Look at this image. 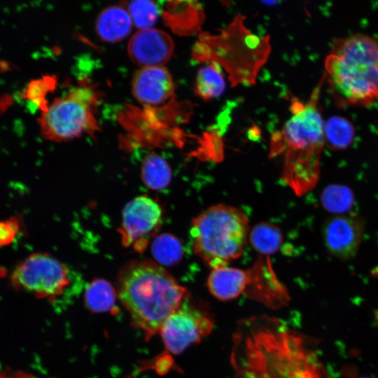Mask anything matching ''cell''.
Instances as JSON below:
<instances>
[{
	"mask_svg": "<svg viewBox=\"0 0 378 378\" xmlns=\"http://www.w3.org/2000/svg\"><path fill=\"white\" fill-rule=\"evenodd\" d=\"M323 82V76L307 102L291 99L290 117L271 138L270 155L282 156V179L299 197L314 189L320 178L325 139L318 101Z\"/></svg>",
	"mask_w": 378,
	"mask_h": 378,
	"instance_id": "1",
	"label": "cell"
},
{
	"mask_svg": "<svg viewBox=\"0 0 378 378\" xmlns=\"http://www.w3.org/2000/svg\"><path fill=\"white\" fill-rule=\"evenodd\" d=\"M117 293L132 323L148 339L187 296L170 273L148 260H132L120 270Z\"/></svg>",
	"mask_w": 378,
	"mask_h": 378,
	"instance_id": "2",
	"label": "cell"
},
{
	"mask_svg": "<svg viewBox=\"0 0 378 378\" xmlns=\"http://www.w3.org/2000/svg\"><path fill=\"white\" fill-rule=\"evenodd\" d=\"M324 80L340 104L378 103V39L357 33L334 40L324 62Z\"/></svg>",
	"mask_w": 378,
	"mask_h": 378,
	"instance_id": "3",
	"label": "cell"
},
{
	"mask_svg": "<svg viewBox=\"0 0 378 378\" xmlns=\"http://www.w3.org/2000/svg\"><path fill=\"white\" fill-rule=\"evenodd\" d=\"M244 21L237 16L218 34H200L192 51L194 61L225 70L232 87L254 85L271 52L269 37L253 34Z\"/></svg>",
	"mask_w": 378,
	"mask_h": 378,
	"instance_id": "4",
	"label": "cell"
},
{
	"mask_svg": "<svg viewBox=\"0 0 378 378\" xmlns=\"http://www.w3.org/2000/svg\"><path fill=\"white\" fill-rule=\"evenodd\" d=\"M190 233L195 253L214 270L241 255L248 240V220L239 209L219 204L193 218Z\"/></svg>",
	"mask_w": 378,
	"mask_h": 378,
	"instance_id": "5",
	"label": "cell"
},
{
	"mask_svg": "<svg viewBox=\"0 0 378 378\" xmlns=\"http://www.w3.org/2000/svg\"><path fill=\"white\" fill-rule=\"evenodd\" d=\"M97 98L92 88L84 86L55 99L42 111L38 119L42 136L61 142L85 134L94 135L99 130L94 114Z\"/></svg>",
	"mask_w": 378,
	"mask_h": 378,
	"instance_id": "6",
	"label": "cell"
},
{
	"mask_svg": "<svg viewBox=\"0 0 378 378\" xmlns=\"http://www.w3.org/2000/svg\"><path fill=\"white\" fill-rule=\"evenodd\" d=\"M10 279L15 288L42 298L61 295L69 284L67 267L45 253H32L20 261Z\"/></svg>",
	"mask_w": 378,
	"mask_h": 378,
	"instance_id": "7",
	"label": "cell"
},
{
	"mask_svg": "<svg viewBox=\"0 0 378 378\" xmlns=\"http://www.w3.org/2000/svg\"><path fill=\"white\" fill-rule=\"evenodd\" d=\"M209 316L188 302V295L180 307L162 323L159 333L167 350L179 354L198 342L212 329Z\"/></svg>",
	"mask_w": 378,
	"mask_h": 378,
	"instance_id": "8",
	"label": "cell"
},
{
	"mask_svg": "<svg viewBox=\"0 0 378 378\" xmlns=\"http://www.w3.org/2000/svg\"><path fill=\"white\" fill-rule=\"evenodd\" d=\"M120 228L122 243L136 251L144 250L162 221L160 205L150 197L139 196L125 206Z\"/></svg>",
	"mask_w": 378,
	"mask_h": 378,
	"instance_id": "9",
	"label": "cell"
},
{
	"mask_svg": "<svg viewBox=\"0 0 378 378\" xmlns=\"http://www.w3.org/2000/svg\"><path fill=\"white\" fill-rule=\"evenodd\" d=\"M132 91L143 106L168 109L177 103L174 79L165 66L141 68L132 78Z\"/></svg>",
	"mask_w": 378,
	"mask_h": 378,
	"instance_id": "10",
	"label": "cell"
},
{
	"mask_svg": "<svg viewBox=\"0 0 378 378\" xmlns=\"http://www.w3.org/2000/svg\"><path fill=\"white\" fill-rule=\"evenodd\" d=\"M365 229L363 217L357 215H334L323 226V239L328 251L342 260L354 258Z\"/></svg>",
	"mask_w": 378,
	"mask_h": 378,
	"instance_id": "11",
	"label": "cell"
},
{
	"mask_svg": "<svg viewBox=\"0 0 378 378\" xmlns=\"http://www.w3.org/2000/svg\"><path fill=\"white\" fill-rule=\"evenodd\" d=\"M174 49L172 37L153 28L136 32L127 45L130 59L141 68L164 66L170 60Z\"/></svg>",
	"mask_w": 378,
	"mask_h": 378,
	"instance_id": "12",
	"label": "cell"
},
{
	"mask_svg": "<svg viewBox=\"0 0 378 378\" xmlns=\"http://www.w3.org/2000/svg\"><path fill=\"white\" fill-rule=\"evenodd\" d=\"M271 266L269 258L258 260L251 268V279L245 292L248 297L278 307L288 300V293Z\"/></svg>",
	"mask_w": 378,
	"mask_h": 378,
	"instance_id": "13",
	"label": "cell"
},
{
	"mask_svg": "<svg viewBox=\"0 0 378 378\" xmlns=\"http://www.w3.org/2000/svg\"><path fill=\"white\" fill-rule=\"evenodd\" d=\"M251 278V269L245 270L225 266L212 270L207 279V286L215 298L227 301L244 293Z\"/></svg>",
	"mask_w": 378,
	"mask_h": 378,
	"instance_id": "14",
	"label": "cell"
},
{
	"mask_svg": "<svg viewBox=\"0 0 378 378\" xmlns=\"http://www.w3.org/2000/svg\"><path fill=\"white\" fill-rule=\"evenodd\" d=\"M133 22L125 8L113 6L103 10L96 22V31L99 38L108 43H116L127 37Z\"/></svg>",
	"mask_w": 378,
	"mask_h": 378,
	"instance_id": "15",
	"label": "cell"
},
{
	"mask_svg": "<svg viewBox=\"0 0 378 378\" xmlns=\"http://www.w3.org/2000/svg\"><path fill=\"white\" fill-rule=\"evenodd\" d=\"M225 88L222 69L215 64H206L197 72L194 83V93L203 100L220 96Z\"/></svg>",
	"mask_w": 378,
	"mask_h": 378,
	"instance_id": "16",
	"label": "cell"
},
{
	"mask_svg": "<svg viewBox=\"0 0 378 378\" xmlns=\"http://www.w3.org/2000/svg\"><path fill=\"white\" fill-rule=\"evenodd\" d=\"M248 240L255 251L268 255L277 252L283 241L281 230L271 223L262 222L255 225L248 235Z\"/></svg>",
	"mask_w": 378,
	"mask_h": 378,
	"instance_id": "17",
	"label": "cell"
},
{
	"mask_svg": "<svg viewBox=\"0 0 378 378\" xmlns=\"http://www.w3.org/2000/svg\"><path fill=\"white\" fill-rule=\"evenodd\" d=\"M144 183L153 190H162L168 186L172 178V171L167 161L157 153H150L141 165Z\"/></svg>",
	"mask_w": 378,
	"mask_h": 378,
	"instance_id": "18",
	"label": "cell"
},
{
	"mask_svg": "<svg viewBox=\"0 0 378 378\" xmlns=\"http://www.w3.org/2000/svg\"><path fill=\"white\" fill-rule=\"evenodd\" d=\"M117 295V292L111 284L99 279L88 285L85 301L90 310L94 312H107L114 310Z\"/></svg>",
	"mask_w": 378,
	"mask_h": 378,
	"instance_id": "19",
	"label": "cell"
},
{
	"mask_svg": "<svg viewBox=\"0 0 378 378\" xmlns=\"http://www.w3.org/2000/svg\"><path fill=\"white\" fill-rule=\"evenodd\" d=\"M323 133L325 144L329 148L337 150L350 146L354 139L355 130L347 119L334 116L324 123Z\"/></svg>",
	"mask_w": 378,
	"mask_h": 378,
	"instance_id": "20",
	"label": "cell"
},
{
	"mask_svg": "<svg viewBox=\"0 0 378 378\" xmlns=\"http://www.w3.org/2000/svg\"><path fill=\"white\" fill-rule=\"evenodd\" d=\"M321 202L323 207L335 215L346 214L354 204L351 190L342 185H330L321 192Z\"/></svg>",
	"mask_w": 378,
	"mask_h": 378,
	"instance_id": "21",
	"label": "cell"
},
{
	"mask_svg": "<svg viewBox=\"0 0 378 378\" xmlns=\"http://www.w3.org/2000/svg\"><path fill=\"white\" fill-rule=\"evenodd\" d=\"M152 253L160 264L172 266L181 260L183 249L178 238L171 234L164 233L154 239Z\"/></svg>",
	"mask_w": 378,
	"mask_h": 378,
	"instance_id": "22",
	"label": "cell"
},
{
	"mask_svg": "<svg viewBox=\"0 0 378 378\" xmlns=\"http://www.w3.org/2000/svg\"><path fill=\"white\" fill-rule=\"evenodd\" d=\"M127 11L140 30L153 28L159 16L158 8L152 0H131Z\"/></svg>",
	"mask_w": 378,
	"mask_h": 378,
	"instance_id": "23",
	"label": "cell"
},
{
	"mask_svg": "<svg viewBox=\"0 0 378 378\" xmlns=\"http://www.w3.org/2000/svg\"><path fill=\"white\" fill-rule=\"evenodd\" d=\"M54 83L53 78L50 76L32 80L27 87L24 97L29 99L31 104L43 111L48 106L45 101L46 94L52 89Z\"/></svg>",
	"mask_w": 378,
	"mask_h": 378,
	"instance_id": "24",
	"label": "cell"
},
{
	"mask_svg": "<svg viewBox=\"0 0 378 378\" xmlns=\"http://www.w3.org/2000/svg\"><path fill=\"white\" fill-rule=\"evenodd\" d=\"M18 221L14 219L0 221V246L11 244L19 232Z\"/></svg>",
	"mask_w": 378,
	"mask_h": 378,
	"instance_id": "25",
	"label": "cell"
},
{
	"mask_svg": "<svg viewBox=\"0 0 378 378\" xmlns=\"http://www.w3.org/2000/svg\"><path fill=\"white\" fill-rule=\"evenodd\" d=\"M262 3L267 4V5H275L278 3L281 2L283 0H260Z\"/></svg>",
	"mask_w": 378,
	"mask_h": 378,
	"instance_id": "26",
	"label": "cell"
},
{
	"mask_svg": "<svg viewBox=\"0 0 378 378\" xmlns=\"http://www.w3.org/2000/svg\"><path fill=\"white\" fill-rule=\"evenodd\" d=\"M1 71V70H0Z\"/></svg>",
	"mask_w": 378,
	"mask_h": 378,
	"instance_id": "27",
	"label": "cell"
}]
</instances>
